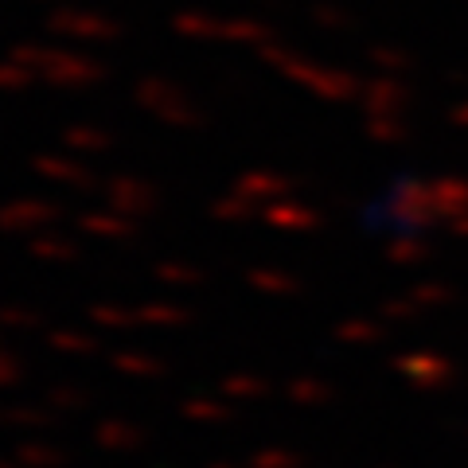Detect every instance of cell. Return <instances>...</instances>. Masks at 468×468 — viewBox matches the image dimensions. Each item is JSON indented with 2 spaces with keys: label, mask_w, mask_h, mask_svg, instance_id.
I'll return each mask as SVG.
<instances>
[{
  "label": "cell",
  "mask_w": 468,
  "mask_h": 468,
  "mask_svg": "<svg viewBox=\"0 0 468 468\" xmlns=\"http://www.w3.org/2000/svg\"><path fill=\"white\" fill-rule=\"evenodd\" d=\"M180 410H184V418H192V421H227L230 418V406H218L211 399H187Z\"/></svg>",
  "instance_id": "cell-19"
},
{
  "label": "cell",
  "mask_w": 468,
  "mask_h": 468,
  "mask_svg": "<svg viewBox=\"0 0 468 468\" xmlns=\"http://www.w3.org/2000/svg\"><path fill=\"white\" fill-rule=\"evenodd\" d=\"M0 328H16V332L39 328V313L36 309H20V304H0Z\"/></svg>",
  "instance_id": "cell-20"
},
{
  "label": "cell",
  "mask_w": 468,
  "mask_h": 468,
  "mask_svg": "<svg viewBox=\"0 0 468 468\" xmlns=\"http://www.w3.org/2000/svg\"><path fill=\"white\" fill-rule=\"evenodd\" d=\"M156 282H165V285H199V270L176 266V261H160V266H156Z\"/></svg>",
  "instance_id": "cell-24"
},
{
  "label": "cell",
  "mask_w": 468,
  "mask_h": 468,
  "mask_svg": "<svg viewBox=\"0 0 468 468\" xmlns=\"http://www.w3.org/2000/svg\"><path fill=\"white\" fill-rule=\"evenodd\" d=\"M207 468H234V464H223V461H218V464H207Z\"/></svg>",
  "instance_id": "cell-33"
},
{
  "label": "cell",
  "mask_w": 468,
  "mask_h": 468,
  "mask_svg": "<svg viewBox=\"0 0 468 468\" xmlns=\"http://www.w3.org/2000/svg\"><path fill=\"white\" fill-rule=\"evenodd\" d=\"M94 441H98V449H106V452H129V449H137L144 441V433L133 426V421L106 418V421H98L94 426Z\"/></svg>",
  "instance_id": "cell-6"
},
{
  "label": "cell",
  "mask_w": 468,
  "mask_h": 468,
  "mask_svg": "<svg viewBox=\"0 0 468 468\" xmlns=\"http://www.w3.org/2000/svg\"><path fill=\"white\" fill-rule=\"evenodd\" d=\"M261 36H266V27H258L250 20H230V24H223V39H230V43H254Z\"/></svg>",
  "instance_id": "cell-26"
},
{
  "label": "cell",
  "mask_w": 468,
  "mask_h": 468,
  "mask_svg": "<svg viewBox=\"0 0 468 468\" xmlns=\"http://www.w3.org/2000/svg\"><path fill=\"white\" fill-rule=\"evenodd\" d=\"M48 27L55 36H75V39H117V27L110 16L98 12H82V8H58L48 16Z\"/></svg>",
  "instance_id": "cell-2"
},
{
  "label": "cell",
  "mask_w": 468,
  "mask_h": 468,
  "mask_svg": "<svg viewBox=\"0 0 468 468\" xmlns=\"http://www.w3.org/2000/svg\"><path fill=\"white\" fill-rule=\"evenodd\" d=\"M63 144L75 153H106L110 149V133H101L94 125H70L63 133Z\"/></svg>",
  "instance_id": "cell-11"
},
{
  "label": "cell",
  "mask_w": 468,
  "mask_h": 468,
  "mask_svg": "<svg viewBox=\"0 0 468 468\" xmlns=\"http://www.w3.org/2000/svg\"><path fill=\"white\" fill-rule=\"evenodd\" d=\"M8 58L12 63H20V67H27V70H43L48 67V58H51V51L39 48V43H16V48L8 51Z\"/></svg>",
  "instance_id": "cell-22"
},
{
  "label": "cell",
  "mask_w": 468,
  "mask_h": 468,
  "mask_svg": "<svg viewBox=\"0 0 468 468\" xmlns=\"http://www.w3.org/2000/svg\"><path fill=\"white\" fill-rule=\"evenodd\" d=\"M48 406H55V410H82L86 394L79 387H51L48 390Z\"/></svg>",
  "instance_id": "cell-25"
},
{
  "label": "cell",
  "mask_w": 468,
  "mask_h": 468,
  "mask_svg": "<svg viewBox=\"0 0 468 468\" xmlns=\"http://www.w3.org/2000/svg\"><path fill=\"white\" fill-rule=\"evenodd\" d=\"M270 223H277V227H304L309 218H304L301 211H292V207H273L270 211Z\"/></svg>",
  "instance_id": "cell-31"
},
{
  "label": "cell",
  "mask_w": 468,
  "mask_h": 468,
  "mask_svg": "<svg viewBox=\"0 0 468 468\" xmlns=\"http://www.w3.org/2000/svg\"><path fill=\"white\" fill-rule=\"evenodd\" d=\"M137 320H144V324H156V328H180V324L192 320V313L176 309V304H144V309L137 313Z\"/></svg>",
  "instance_id": "cell-14"
},
{
  "label": "cell",
  "mask_w": 468,
  "mask_h": 468,
  "mask_svg": "<svg viewBox=\"0 0 468 468\" xmlns=\"http://www.w3.org/2000/svg\"><path fill=\"white\" fill-rule=\"evenodd\" d=\"M246 468H297V461H292L289 452H282V449H258Z\"/></svg>",
  "instance_id": "cell-28"
},
{
  "label": "cell",
  "mask_w": 468,
  "mask_h": 468,
  "mask_svg": "<svg viewBox=\"0 0 468 468\" xmlns=\"http://www.w3.org/2000/svg\"><path fill=\"white\" fill-rule=\"evenodd\" d=\"M32 82V70L20 67V63H0V90H20V86Z\"/></svg>",
  "instance_id": "cell-27"
},
{
  "label": "cell",
  "mask_w": 468,
  "mask_h": 468,
  "mask_svg": "<svg viewBox=\"0 0 468 468\" xmlns=\"http://www.w3.org/2000/svg\"><path fill=\"white\" fill-rule=\"evenodd\" d=\"M58 207L48 199H12L0 207V230H32L43 223H55Z\"/></svg>",
  "instance_id": "cell-4"
},
{
  "label": "cell",
  "mask_w": 468,
  "mask_h": 468,
  "mask_svg": "<svg viewBox=\"0 0 468 468\" xmlns=\"http://www.w3.org/2000/svg\"><path fill=\"white\" fill-rule=\"evenodd\" d=\"M0 426L43 430V426H51V414L48 410H36V406H0Z\"/></svg>",
  "instance_id": "cell-13"
},
{
  "label": "cell",
  "mask_w": 468,
  "mask_h": 468,
  "mask_svg": "<svg viewBox=\"0 0 468 468\" xmlns=\"http://www.w3.org/2000/svg\"><path fill=\"white\" fill-rule=\"evenodd\" d=\"M106 196H110V203L117 207V215H129V218L149 215V211L156 207V187L141 184V180H125V176H117V180H110Z\"/></svg>",
  "instance_id": "cell-5"
},
{
  "label": "cell",
  "mask_w": 468,
  "mask_h": 468,
  "mask_svg": "<svg viewBox=\"0 0 468 468\" xmlns=\"http://www.w3.org/2000/svg\"><path fill=\"white\" fill-rule=\"evenodd\" d=\"M12 461H16L20 468H63L67 452L48 445V441H20L16 452H12Z\"/></svg>",
  "instance_id": "cell-8"
},
{
  "label": "cell",
  "mask_w": 468,
  "mask_h": 468,
  "mask_svg": "<svg viewBox=\"0 0 468 468\" xmlns=\"http://www.w3.org/2000/svg\"><path fill=\"white\" fill-rule=\"evenodd\" d=\"M86 316L94 320V324H101V328H129L133 324V313H125V309H113V304H90L86 309Z\"/></svg>",
  "instance_id": "cell-21"
},
{
  "label": "cell",
  "mask_w": 468,
  "mask_h": 468,
  "mask_svg": "<svg viewBox=\"0 0 468 468\" xmlns=\"http://www.w3.org/2000/svg\"><path fill=\"white\" fill-rule=\"evenodd\" d=\"M36 172L48 176V180H58V184H70V187H90L94 176L86 172L75 160H63V156H36Z\"/></svg>",
  "instance_id": "cell-7"
},
{
  "label": "cell",
  "mask_w": 468,
  "mask_h": 468,
  "mask_svg": "<svg viewBox=\"0 0 468 468\" xmlns=\"http://www.w3.org/2000/svg\"><path fill=\"white\" fill-rule=\"evenodd\" d=\"M246 282H250L254 289H266V292L289 289V277H277V273H270V270H250V273H246Z\"/></svg>",
  "instance_id": "cell-29"
},
{
  "label": "cell",
  "mask_w": 468,
  "mask_h": 468,
  "mask_svg": "<svg viewBox=\"0 0 468 468\" xmlns=\"http://www.w3.org/2000/svg\"><path fill=\"white\" fill-rule=\"evenodd\" d=\"M43 79L51 86H63V90H82L101 79V67L94 58H82V55H63V51H51L48 67H43Z\"/></svg>",
  "instance_id": "cell-3"
},
{
  "label": "cell",
  "mask_w": 468,
  "mask_h": 468,
  "mask_svg": "<svg viewBox=\"0 0 468 468\" xmlns=\"http://www.w3.org/2000/svg\"><path fill=\"white\" fill-rule=\"evenodd\" d=\"M223 394L227 399H234V402H246V399H258V394H266V383L261 378H254V375H227L223 378Z\"/></svg>",
  "instance_id": "cell-17"
},
{
  "label": "cell",
  "mask_w": 468,
  "mask_h": 468,
  "mask_svg": "<svg viewBox=\"0 0 468 468\" xmlns=\"http://www.w3.org/2000/svg\"><path fill=\"white\" fill-rule=\"evenodd\" d=\"M48 344L55 351H67V356H94V351H98L94 335H82V332H51Z\"/></svg>",
  "instance_id": "cell-16"
},
{
  "label": "cell",
  "mask_w": 468,
  "mask_h": 468,
  "mask_svg": "<svg viewBox=\"0 0 468 468\" xmlns=\"http://www.w3.org/2000/svg\"><path fill=\"white\" fill-rule=\"evenodd\" d=\"M234 192L246 196V199H250V196H277V192H285V184L273 180V176H266V172H250V176H242Z\"/></svg>",
  "instance_id": "cell-18"
},
{
  "label": "cell",
  "mask_w": 468,
  "mask_h": 468,
  "mask_svg": "<svg viewBox=\"0 0 468 468\" xmlns=\"http://www.w3.org/2000/svg\"><path fill=\"white\" fill-rule=\"evenodd\" d=\"M137 101L168 125H199V113L187 106V98L165 79H141L137 82Z\"/></svg>",
  "instance_id": "cell-1"
},
{
  "label": "cell",
  "mask_w": 468,
  "mask_h": 468,
  "mask_svg": "<svg viewBox=\"0 0 468 468\" xmlns=\"http://www.w3.org/2000/svg\"><path fill=\"white\" fill-rule=\"evenodd\" d=\"M0 468H20L16 461H5V457H0Z\"/></svg>",
  "instance_id": "cell-32"
},
{
  "label": "cell",
  "mask_w": 468,
  "mask_h": 468,
  "mask_svg": "<svg viewBox=\"0 0 468 468\" xmlns=\"http://www.w3.org/2000/svg\"><path fill=\"white\" fill-rule=\"evenodd\" d=\"M12 383H20V359L0 347V387H12Z\"/></svg>",
  "instance_id": "cell-30"
},
{
  "label": "cell",
  "mask_w": 468,
  "mask_h": 468,
  "mask_svg": "<svg viewBox=\"0 0 468 468\" xmlns=\"http://www.w3.org/2000/svg\"><path fill=\"white\" fill-rule=\"evenodd\" d=\"M79 227L90 230V234H101V239H129V234H133V218L110 215V211H86L79 218Z\"/></svg>",
  "instance_id": "cell-9"
},
{
  "label": "cell",
  "mask_w": 468,
  "mask_h": 468,
  "mask_svg": "<svg viewBox=\"0 0 468 468\" xmlns=\"http://www.w3.org/2000/svg\"><path fill=\"white\" fill-rule=\"evenodd\" d=\"M110 363H113V371L133 375V378H156V375H165V363L153 359V356H144V351H117Z\"/></svg>",
  "instance_id": "cell-10"
},
{
  "label": "cell",
  "mask_w": 468,
  "mask_h": 468,
  "mask_svg": "<svg viewBox=\"0 0 468 468\" xmlns=\"http://www.w3.org/2000/svg\"><path fill=\"white\" fill-rule=\"evenodd\" d=\"M27 250L43 261H67V258H75V242L55 239V234H39V239L27 242Z\"/></svg>",
  "instance_id": "cell-15"
},
{
  "label": "cell",
  "mask_w": 468,
  "mask_h": 468,
  "mask_svg": "<svg viewBox=\"0 0 468 468\" xmlns=\"http://www.w3.org/2000/svg\"><path fill=\"white\" fill-rule=\"evenodd\" d=\"M172 27L180 36H196V39H218V36H223V24L211 20V16H203V12H180V16L172 20Z\"/></svg>",
  "instance_id": "cell-12"
},
{
  "label": "cell",
  "mask_w": 468,
  "mask_h": 468,
  "mask_svg": "<svg viewBox=\"0 0 468 468\" xmlns=\"http://www.w3.org/2000/svg\"><path fill=\"white\" fill-rule=\"evenodd\" d=\"M211 215H215V218H227V223H242V218H250V199L234 192L230 199L211 203Z\"/></svg>",
  "instance_id": "cell-23"
}]
</instances>
